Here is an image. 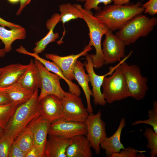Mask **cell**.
Masks as SVG:
<instances>
[{
	"instance_id": "cell-39",
	"label": "cell",
	"mask_w": 157,
	"mask_h": 157,
	"mask_svg": "<svg viewBox=\"0 0 157 157\" xmlns=\"http://www.w3.org/2000/svg\"><path fill=\"white\" fill-rule=\"evenodd\" d=\"M11 102L8 95L6 93L0 91V105Z\"/></svg>"
},
{
	"instance_id": "cell-8",
	"label": "cell",
	"mask_w": 157,
	"mask_h": 157,
	"mask_svg": "<svg viewBox=\"0 0 157 157\" xmlns=\"http://www.w3.org/2000/svg\"><path fill=\"white\" fill-rule=\"evenodd\" d=\"M85 123L87 130L86 136L91 147L94 150L95 154L98 155L101 151L100 143L107 136L106 125L101 119L100 110L96 114L89 113Z\"/></svg>"
},
{
	"instance_id": "cell-17",
	"label": "cell",
	"mask_w": 157,
	"mask_h": 157,
	"mask_svg": "<svg viewBox=\"0 0 157 157\" xmlns=\"http://www.w3.org/2000/svg\"><path fill=\"white\" fill-rule=\"evenodd\" d=\"M90 143L84 135L71 138L70 144L66 153V157H91L92 153Z\"/></svg>"
},
{
	"instance_id": "cell-29",
	"label": "cell",
	"mask_w": 157,
	"mask_h": 157,
	"mask_svg": "<svg viewBox=\"0 0 157 157\" xmlns=\"http://www.w3.org/2000/svg\"><path fill=\"white\" fill-rule=\"evenodd\" d=\"M144 136L147 140L146 147L150 150L151 157H156L157 155V133L151 128H147L143 133Z\"/></svg>"
},
{
	"instance_id": "cell-14",
	"label": "cell",
	"mask_w": 157,
	"mask_h": 157,
	"mask_svg": "<svg viewBox=\"0 0 157 157\" xmlns=\"http://www.w3.org/2000/svg\"><path fill=\"white\" fill-rule=\"evenodd\" d=\"M51 123L42 115L33 119L27 127L30 129L33 137L34 147L46 157L44 150L47 135Z\"/></svg>"
},
{
	"instance_id": "cell-5",
	"label": "cell",
	"mask_w": 157,
	"mask_h": 157,
	"mask_svg": "<svg viewBox=\"0 0 157 157\" xmlns=\"http://www.w3.org/2000/svg\"><path fill=\"white\" fill-rule=\"evenodd\" d=\"M121 64L117 67L110 76L105 77L102 85L103 95L107 103L109 104L129 97Z\"/></svg>"
},
{
	"instance_id": "cell-1",
	"label": "cell",
	"mask_w": 157,
	"mask_h": 157,
	"mask_svg": "<svg viewBox=\"0 0 157 157\" xmlns=\"http://www.w3.org/2000/svg\"><path fill=\"white\" fill-rule=\"evenodd\" d=\"M141 1L124 5H108L94 15L112 31L119 30L133 18L142 13L144 9Z\"/></svg>"
},
{
	"instance_id": "cell-20",
	"label": "cell",
	"mask_w": 157,
	"mask_h": 157,
	"mask_svg": "<svg viewBox=\"0 0 157 157\" xmlns=\"http://www.w3.org/2000/svg\"><path fill=\"white\" fill-rule=\"evenodd\" d=\"M28 66V65L18 63L2 67L0 74V88L6 87L16 83Z\"/></svg>"
},
{
	"instance_id": "cell-30",
	"label": "cell",
	"mask_w": 157,
	"mask_h": 157,
	"mask_svg": "<svg viewBox=\"0 0 157 157\" xmlns=\"http://www.w3.org/2000/svg\"><path fill=\"white\" fill-rule=\"evenodd\" d=\"M149 118L146 120H138L132 123V126L141 124H146L150 125L154 131L157 133V101H155L153 103L152 109L148 112Z\"/></svg>"
},
{
	"instance_id": "cell-22",
	"label": "cell",
	"mask_w": 157,
	"mask_h": 157,
	"mask_svg": "<svg viewBox=\"0 0 157 157\" xmlns=\"http://www.w3.org/2000/svg\"><path fill=\"white\" fill-rule=\"evenodd\" d=\"M84 67V64L77 60L74 66L73 72L75 79L81 86L85 94L87 103V109L89 113H91L93 112L90 101V97L92 96L93 93L89 86V76L85 73Z\"/></svg>"
},
{
	"instance_id": "cell-44",
	"label": "cell",
	"mask_w": 157,
	"mask_h": 157,
	"mask_svg": "<svg viewBox=\"0 0 157 157\" xmlns=\"http://www.w3.org/2000/svg\"><path fill=\"white\" fill-rule=\"evenodd\" d=\"M81 2H85L86 0H72Z\"/></svg>"
},
{
	"instance_id": "cell-36",
	"label": "cell",
	"mask_w": 157,
	"mask_h": 157,
	"mask_svg": "<svg viewBox=\"0 0 157 157\" xmlns=\"http://www.w3.org/2000/svg\"><path fill=\"white\" fill-rule=\"evenodd\" d=\"M0 25L4 27H7L10 29H16L22 27L18 24L7 21L0 17Z\"/></svg>"
},
{
	"instance_id": "cell-41",
	"label": "cell",
	"mask_w": 157,
	"mask_h": 157,
	"mask_svg": "<svg viewBox=\"0 0 157 157\" xmlns=\"http://www.w3.org/2000/svg\"><path fill=\"white\" fill-rule=\"evenodd\" d=\"M6 52L4 48H0V57L1 58L3 57L6 54Z\"/></svg>"
},
{
	"instance_id": "cell-12",
	"label": "cell",
	"mask_w": 157,
	"mask_h": 157,
	"mask_svg": "<svg viewBox=\"0 0 157 157\" xmlns=\"http://www.w3.org/2000/svg\"><path fill=\"white\" fill-rule=\"evenodd\" d=\"M86 134L85 123L64 121L60 119L51 123L48 134L69 138L79 135L86 136Z\"/></svg>"
},
{
	"instance_id": "cell-34",
	"label": "cell",
	"mask_w": 157,
	"mask_h": 157,
	"mask_svg": "<svg viewBox=\"0 0 157 157\" xmlns=\"http://www.w3.org/2000/svg\"><path fill=\"white\" fill-rule=\"evenodd\" d=\"M142 6L144 9V12L152 16L157 13V0H149Z\"/></svg>"
},
{
	"instance_id": "cell-19",
	"label": "cell",
	"mask_w": 157,
	"mask_h": 157,
	"mask_svg": "<svg viewBox=\"0 0 157 157\" xmlns=\"http://www.w3.org/2000/svg\"><path fill=\"white\" fill-rule=\"evenodd\" d=\"M126 119L123 117L121 119L119 127L111 136H106L101 142L100 147L104 150L106 156L111 157L114 154L119 152L122 149L125 148L121 142V136L122 130L125 126Z\"/></svg>"
},
{
	"instance_id": "cell-24",
	"label": "cell",
	"mask_w": 157,
	"mask_h": 157,
	"mask_svg": "<svg viewBox=\"0 0 157 157\" xmlns=\"http://www.w3.org/2000/svg\"><path fill=\"white\" fill-rule=\"evenodd\" d=\"M26 36V32L24 27L8 30L0 26V40L4 44L6 53L12 50V44L14 41L24 39Z\"/></svg>"
},
{
	"instance_id": "cell-21",
	"label": "cell",
	"mask_w": 157,
	"mask_h": 157,
	"mask_svg": "<svg viewBox=\"0 0 157 157\" xmlns=\"http://www.w3.org/2000/svg\"><path fill=\"white\" fill-rule=\"evenodd\" d=\"M60 22V14L55 13L46 23V25L49 32L46 35L36 42L35 47L33 49L34 53L38 54L43 51L47 46L50 43L56 41L59 37L58 33H54L53 30L57 24Z\"/></svg>"
},
{
	"instance_id": "cell-13",
	"label": "cell",
	"mask_w": 157,
	"mask_h": 157,
	"mask_svg": "<svg viewBox=\"0 0 157 157\" xmlns=\"http://www.w3.org/2000/svg\"><path fill=\"white\" fill-rule=\"evenodd\" d=\"M93 47L89 44L85 46L83 50L76 54L60 56L54 54L46 53L45 58L51 60L59 67L66 78L69 81L75 79L74 68L78 59L83 56H85Z\"/></svg>"
},
{
	"instance_id": "cell-28",
	"label": "cell",
	"mask_w": 157,
	"mask_h": 157,
	"mask_svg": "<svg viewBox=\"0 0 157 157\" xmlns=\"http://www.w3.org/2000/svg\"><path fill=\"white\" fill-rule=\"evenodd\" d=\"M17 106L12 102L0 105V127L5 130Z\"/></svg>"
},
{
	"instance_id": "cell-33",
	"label": "cell",
	"mask_w": 157,
	"mask_h": 157,
	"mask_svg": "<svg viewBox=\"0 0 157 157\" xmlns=\"http://www.w3.org/2000/svg\"><path fill=\"white\" fill-rule=\"evenodd\" d=\"M134 147H128L120 150L118 153L113 154L111 157H138L140 152Z\"/></svg>"
},
{
	"instance_id": "cell-16",
	"label": "cell",
	"mask_w": 157,
	"mask_h": 157,
	"mask_svg": "<svg viewBox=\"0 0 157 157\" xmlns=\"http://www.w3.org/2000/svg\"><path fill=\"white\" fill-rule=\"evenodd\" d=\"M71 141V138L49 135L45 148L46 157H66V151Z\"/></svg>"
},
{
	"instance_id": "cell-38",
	"label": "cell",
	"mask_w": 157,
	"mask_h": 157,
	"mask_svg": "<svg viewBox=\"0 0 157 157\" xmlns=\"http://www.w3.org/2000/svg\"><path fill=\"white\" fill-rule=\"evenodd\" d=\"M31 1V0H20V6L16 13V15L18 16L20 15L23 9L27 5L29 4Z\"/></svg>"
},
{
	"instance_id": "cell-45",
	"label": "cell",
	"mask_w": 157,
	"mask_h": 157,
	"mask_svg": "<svg viewBox=\"0 0 157 157\" xmlns=\"http://www.w3.org/2000/svg\"><path fill=\"white\" fill-rule=\"evenodd\" d=\"M2 70V68H1L0 67V74L1 73V72Z\"/></svg>"
},
{
	"instance_id": "cell-2",
	"label": "cell",
	"mask_w": 157,
	"mask_h": 157,
	"mask_svg": "<svg viewBox=\"0 0 157 157\" xmlns=\"http://www.w3.org/2000/svg\"><path fill=\"white\" fill-rule=\"evenodd\" d=\"M38 96L37 89L29 100L17 106L5 130L13 142L33 119L41 115Z\"/></svg>"
},
{
	"instance_id": "cell-11",
	"label": "cell",
	"mask_w": 157,
	"mask_h": 157,
	"mask_svg": "<svg viewBox=\"0 0 157 157\" xmlns=\"http://www.w3.org/2000/svg\"><path fill=\"white\" fill-rule=\"evenodd\" d=\"M85 56L86 61L84 63V66L89 75L90 82L92 87L91 91L93 93L94 104L96 105L105 106L107 102L104 97L101 89L104 79L105 77L112 74L117 67L124 61L122 60L115 66L111 67L109 69V72L107 73L104 75H99L97 74L94 71L90 55L88 54Z\"/></svg>"
},
{
	"instance_id": "cell-6",
	"label": "cell",
	"mask_w": 157,
	"mask_h": 157,
	"mask_svg": "<svg viewBox=\"0 0 157 157\" xmlns=\"http://www.w3.org/2000/svg\"><path fill=\"white\" fill-rule=\"evenodd\" d=\"M126 79L129 96L140 101L144 99L149 90L147 78L141 74L136 65H128L125 61L121 64Z\"/></svg>"
},
{
	"instance_id": "cell-15",
	"label": "cell",
	"mask_w": 157,
	"mask_h": 157,
	"mask_svg": "<svg viewBox=\"0 0 157 157\" xmlns=\"http://www.w3.org/2000/svg\"><path fill=\"white\" fill-rule=\"evenodd\" d=\"M41 115L51 123L63 115L62 99L54 95L46 96L40 101Z\"/></svg>"
},
{
	"instance_id": "cell-40",
	"label": "cell",
	"mask_w": 157,
	"mask_h": 157,
	"mask_svg": "<svg viewBox=\"0 0 157 157\" xmlns=\"http://www.w3.org/2000/svg\"><path fill=\"white\" fill-rule=\"evenodd\" d=\"M130 0H112L114 4L117 5H124L130 3Z\"/></svg>"
},
{
	"instance_id": "cell-7",
	"label": "cell",
	"mask_w": 157,
	"mask_h": 157,
	"mask_svg": "<svg viewBox=\"0 0 157 157\" xmlns=\"http://www.w3.org/2000/svg\"><path fill=\"white\" fill-rule=\"evenodd\" d=\"M62 101L63 115L60 119L85 122L89 113L80 97L69 92H66Z\"/></svg>"
},
{
	"instance_id": "cell-26",
	"label": "cell",
	"mask_w": 157,
	"mask_h": 157,
	"mask_svg": "<svg viewBox=\"0 0 157 157\" xmlns=\"http://www.w3.org/2000/svg\"><path fill=\"white\" fill-rule=\"evenodd\" d=\"M59 10L60 12V22L63 24L72 20L78 18L83 19L77 4H72L68 3L60 4L59 6Z\"/></svg>"
},
{
	"instance_id": "cell-3",
	"label": "cell",
	"mask_w": 157,
	"mask_h": 157,
	"mask_svg": "<svg viewBox=\"0 0 157 157\" xmlns=\"http://www.w3.org/2000/svg\"><path fill=\"white\" fill-rule=\"evenodd\" d=\"M77 5L89 29L90 41L88 44L93 46L96 51L94 54L90 55L94 68L99 69L104 65L101 43L102 38L109 29L101 21L93 14L91 10L83 8L80 4H77Z\"/></svg>"
},
{
	"instance_id": "cell-4",
	"label": "cell",
	"mask_w": 157,
	"mask_h": 157,
	"mask_svg": "<svg viewBox=\"0 0 157 157\" xmlns=\"http://www.w3.org/2000/svg\"><path fill=\"white\" fill-rule=\"evenodd\" d=\"M157 24L156 17H146L142 14L128 22L115 34L121 39L126 46L135 42L140 37L148 35Z\"/></svg>"
},
{
	"instance_id": "cell-37",
	"label": "cell",
	"mask_w": 157,
	"mask_h": 157,
	"mask_svg": "<svg viewBox=\"0 0 157 157\" xmlns=\"http://www.w3.org/2000/svg\"><path fill=\"white\" fill-rule=\"evenodd\" d=\"M26 157H44L42 153L34 146L26 154Z\"/></svg>"
},
{
	"instance_id": "cell-32",
	"label": "cell",
	"mask_w": 157,
	"mask_h": 157,
	"mask_svg": "<svg viewBox=\"0 0 157 157\" xmlns=\"http://www.w3.org/2000/svg\"><path fill=\"white\" fill-rule=\"evenodd\" d=\"M113 2L112 0H86L85 2L84 7L87 10H91L94 9L96 11L101 9L99 5L103 3L105 6L110 4Z\"/></svg>"
},
{
	"instance_id": "cell-27",
	"label": "cell",
	"mask_w": 157,
	"mask_h": 157,
	"mask_svg": "<svg viewBox=\"0 0 157 157\" xmlns=\"http://www.w3.org/2000/svg\"><path fill=\"white\" fill-rule=\"evenodd\" d=\"M14 140L26 156L34 146L32 134L30 129L28 127H26Z\"/></svg>"
},
{
	"instance_id": "cell-10",
	"label": "cell",
	"mask_w": 157,
	"mask_h": 157,
	"mask_svg": "<svg viewBox=\"0 0 157 157\" xmlns=\"http://www.w3.org/2000/svg\"><path fill=\"white\" fill-rule=\"evenodd\" d=\"M105 37L102 43V51L104 65L121 61L125 57V47L124 41L113 31L109 30L105 35Z\"/></svg>"
},
{
	"instance_id": "cell-43",
	"label": "cell",
	"mask_w": 157,
	"mask_h": 157,
	"mask_svg": "<svg viewBox=\"0 0 157 157\" xmlns=\"http://www.w3.org/2000/svg\"><path fill=\"white\" fill-rule=\"evenodd\" d=\"M10 3L12 4H15L18 3L20 0H7Z\"/></svg>"
},
{
	"instance_id": "cell-35",
	"label": "cell",
	"mask_w": 157,
	"mask_h": 157,
	"mask_svg": "<svg viewBox=\"0 0 157 157\" xmlns=\"http://www.w3.org/2000/svg\"><path fill=\"white\" fill-rule=\"evenodd\" d=\"M25 153L20 148L16 142L14 140L9 152L8 157H25Z\"/></svg>"
},
{
	"instance_id": "cell-31",
	"label": "cell",
	"mask_w": 157,
	"mask_h": 157,
	"mask_svg": "<svg viewBox=\"0 0 157 157\" xmlns=\"http://www.w3.org/2000/svg\"><path fill=\"white\" fill-rule=\"evenodd\" d=\"M13 142L9 137L5 133L0 138V157H8L10 149Z\"/></svg>"
},
{
	"instance_id": "cell-42",
	"label": "cell",
	"mask_w": 157,
	"mask_h": 157,
	"mask_svg": "<svg viewBox=\"0 0 157 157\" xmlns=\"http://www.w3.org/2000/svg\"><path fill=\"white\" fill-rule=\"evenodd\" d=\"M5 130L0 127V138L5 134Z\"/></svg>"
},
{
	"instance_id": "cell-23",
	"label": "cell",
	"mask_w": 157,
	"mask_h": 157,
	"mask_svg": "<svg viewBox=\"0 0 157 157\" xmlns=\"http://www.w3.org/2000/svg\"><path fill=\"white\" fill-rule=\"evenodd\" d=\"M0 91L6 94L11 102L17 106L29 100L32 96L34 91L23 87L16 83L10 86L0 88Z\"/></svg>"
},
{
	"instance_id": "cell-9",
	"label": "cell",
	"mask_w": 157,
	"mask_h": 157,
	"mask_svg": "<svg viewBox=\"0 0 157 157\" xmlns=\"http://www.w3.org/2000/svg\"><path fill=\"white\" fill-rule=\"evenodd\" d=\"M34 61L39 70L41 77V92L38 96L39 101L49 95H54L61 99L63 98L66 92L61 86V78L47 70L38 60L35 58Z\"/></svg>"
},
{
	"instance_id": "cell-25",
	"label": "cell",
	"mask_w": 157,
	"mask_h": 157,
	"mask_svg": "<svg viewBox=\"0 0 157 157\" xmlns=\"http://www.w3.org/2000/svg\"><path fill=\"white\" fill-rule=\"evenodd\" d=\"M36 59L39 60L47 70L56 74L66 82L68 85L69 92L79 97H80L81 92L79 87L72 81L67 79L60 69L54 62L46 60L39 56L36 57Z\"/></svg>"
},
{
	"instance_id": "cell-18",
	"label": "cell",
	"mask_w": 157,
	"mask_h": 157,
	"mask_svg": "<svg viewBox=\"0 0 157 157\" xmlns=\"http://www.w3.org/2000/svg\"><path fill=\"white\" fill-rule=\"evenodd\" d=\"M28 65L27 68L17 82L24 88L34 91L36 89H41L40 73L34 60L31 59Z\"/></svg>"
}]
</instances>
